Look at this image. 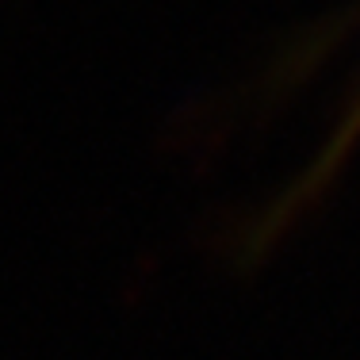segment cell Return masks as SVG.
Here are the masks:
<instances>
[{
  "mask_svg": "<svg viewBox=\"0 0 360 360\" xmlns=\"http://www.w3.org/2000/svg\"><path fill=\"white\" fill-rule=\"evenodd\" d=\"M356 127H360V108H356V119L349 123V134H356Z\"/></svg>",
  "mask_w": 360,
  "mask_h": 360,
  "instance_id": "1",
  "label": "cell"
}]
</instances>
